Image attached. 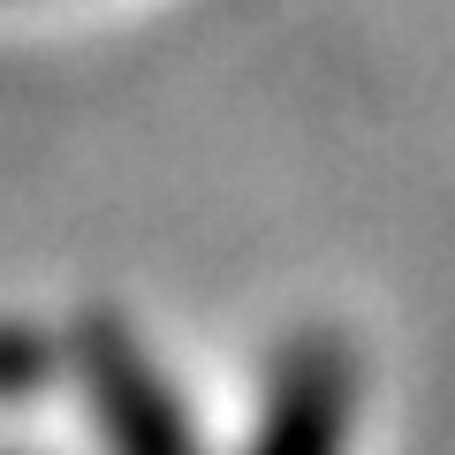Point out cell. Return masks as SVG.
Masks as SVG:
<instances>
[{"label": "cell", "mask_w": 455, "mask_h": 455, "mask_svg": "<svg viewBox=\"0 0 455 455\" xmlns=\"http://www.w3.org/2000/svg\"><path fill=\"white\" fill-rule=\"evenodd\" d=\"M68 364H76L84 395H92V410H99L107 455H197L182 395L160 379V364L137 349V334L114 319V311H84L76 319Z\"/></svg>", "instance_id": "cell-1"}, {"label": "cell", "mask_w": 455, "mask_h": 455, "mask_svg": "<svg viewBox=\"0 0 455 455\" xmlns=\"http://www.w3.org/2000/svg\"><path fill=\"white\" fill-rule=\"evenodd\" d=\"M357 425V364L334 334H296L274 357L266 410L243 455H349Z\"/></svg>", "instance_id": "cell-2"}, {"label": "cell", "mask_w": 455, "mask_h": 455, "mask_svg": "<svg viewBox=\"0 0 455 455\" xmlns=\"http://www.w3.org/2000/svg\"><path fill=\"white\" fill-rule=\"evenodd\" d=\"M61 364H68V341L38 334V326H23V319H0V403L53 387Z\"/></svg>", "instance_id": "cell-3"}]
</instances>
